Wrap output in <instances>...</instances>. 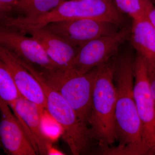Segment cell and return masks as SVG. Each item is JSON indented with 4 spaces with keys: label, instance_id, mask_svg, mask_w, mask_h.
Wrapping results in <instances>:
<instances>
[{
    "label": "cell",
    "instance_id": "6da1fadb",
    "mask_svg": "<svg viewBox=\"0 0 155 155\" xmlns=\"http://www.w3.org/2000/svg\"><path fill=\"white\" fill-rule=\"evenodd\" d=\"M134 61L130 49L116 57L114 80L116 91V140L119 145L108 149L106 154L145 155L141 123L134 94Z\"/></svg>",
    "mask_w": 155,
    "mask_h": 155
},
{
    "label": "cell",
    "instance_id": "7a4b0ae2",
    "mask_svg": "<svg viewBox=\"0 0 155 155\" xmlns=\"http://www.w3.org/2000/svg\"><path fill=\"white\" fill-rule=\"evenodd\" d=\"M116 57L97 67L89 128L103 153L116 140V91L114 80Z\"/></svg>",
    "mask_w": 155,
    "mask_h": 155
},
{
    "label": "cell",
    "instance_id": "3957f363",
    "mask_svg": "<svg viewBox=\"0 0 155 155\" xmlns=\"http://www.w3.org/2000/svg\"><path fill=\"white\" fill-rule=\"evenodd\" d=\"M20 62L40 84L45 97V110L61 126L63 130L61 136L72 154L84 153L97 146L92 138L89 127L80 120L63 97L48 84L41 72L28 61L20 60Z\"/></svg>",
    "mask_w": 155,
    "mask_h": 155
},
{
    "label": "cell",
    "instance_id": "277c9868",
    "mask_svg": "<svg viewBox=\"0 0 155 155\" xmlns=\"http://www.w3.org/2000/svg\"><path fill=\"white\" fill-rule=\"evenodd\" d=\"M112 0H70L45 14L31 17H23L19 20L24 30L42 28L52 22L69 19L90 18L111 22L120 26L125 19Z\"/></svg>",
    "mask_w": 155,
    "mask_h": 155
},
{
    "label": "cell",
    "instance_id": "5b68a950",
    "mask_svg": "<svg viewBox=\"0 0 155 155\" xmlns=\"http://www.w3.org/2000/svg\"><path fill=\"white\" fill-rule=\"evenodd\" d=\"M97 71L96 67L83 74L71 68L43 69L41 72L48 84L63 97L89 127Z\"/></svg>",
    "mask_w": 155,
    "mask_h": 155
},
{
    "label": "cell",
    "instance_id": "8992f818",
    "mask_svg": "<svg viewBox=\"0 0 155 155\" xmlns=\"http://www.w3.org/2000/svg\"><path fill=\"white\" fill-rule=\"evenodd\" d=\"M134 94L141 123L145 155H155V102L150 89L146 65L137 54L134 65Z\"/></svg>",
    "mask_w": 155,
    "mask_h": 155
},
{
    "label": "cell",
    "instance_id": "52a82bcc",
    "mask_svg": "<svg viewBox=\"0 0 155 155\" xmlns=\"http://www.w3.org/2000/svg\"><path fill=\"white\" fill-rule=\"evenodd\" d=\"M131 25L123 26L114 33L88 42L78 48L71 67L83 74L117 56L122 45L130 38Z\"/></svg>",
    "mask_w": 155,
    "mask_h": 155
},
{
    "label": "cell",
    "instance_id": "ba28073f",
    "mask_svg": "<svg viewBox=\"0 0 155 155\" xmlns=\"http://www.w3.org/2000/svg\"><path fill=\"white\" fill-rule=\"evenodd\" d=\"M119 27L107 21L81 18L52 22L44 27L79 48L92 40L116 32Z\"/></svg>",
    "mask_w": 155,
    "mask_h": 155
},
{
    "label": "cell",
    "instance_id": "9c48e42d",
    "mask_svg": "<svg viewBox=\"0 0 155 155\" xmlns=\"http://www.w3.org/2000/svg\"><path fill=\"white\" fill-rule=\"evenodd\" d=\"M0 45L19 58L43 69L61 68L49 57L36 40L18 31L0 25Z\"/></svg>",
    "mask_w": 155,
    "mask_h": 155
},
{
    "label": "cell",
    "instance_id": "30bf717a",
    "mask_svg": "<svg viewBox=\"0 0 155 155\" xmlns=\"http://www.w3.org/2000/svg\"><path fill=\"white\" fill-rule=\"evenodd\" d=\"M11 108L30 139L37 153L49 155L54 146L52 142L45 134L43 128V114L45 110H42L36 104L22 96L19 97Z\"/></svg>",
    "mask_w": 155,
    "mask_h": 155
},
{
    "label": "cell",
    "instance_id": "8fae6325",
    "mask_svg": "<svg viewBox=\"0 0 155 155\" xmlns=\"http://www.w3.org/2000/svg\"><path fill=\"white\" fill-rule=\"evenodd\" d=\"M0 58L8 69L20 95L45 110L42 88L36 78L19 62L17 56L0 45Z\"/></svg>",
    "mask_w": 155,
    "mask_h": 155
},
{
    "label": "cell",
    "instance_id": "7c38bea8",
    "mask_svg": "<svg viewBox=\"0 0 155 155\" xmlns=\"http://www.w3.org/2000/svg\"><path fill=\"white\" fill-rule=\"evenodd\" d=\"M0 111V139L6 152L12 155H36L33 144L10 107Z\"/></svg>",
    "mask_w": 155,
    "mask_h": 155
},
{
    "label": "cell",
    "instance_id": "4fadbf2b",
    "mask_svg": "<svg viewBox=\"0 0 155 155\" xmlns=\"http://www.w3.org/2000/svg\"><path fill=\"white\" fill-rule=\"evenodd\" d=\"M22 33L28 34L36 40L49 57L61 68H71L78 48L45 27L29 29Z\"/></svg>",
    "mask_w": 155,
    "mask_h": 155
},
{
    "label": "cell",
    "instance_id": "5bb4252c",
    "mask_svg": "<svg viewBox=\"0 0 155 155\" xmlns=\"http://www.w3.org/2000/svg\"><path fill=\"white\" fill-rule=\"evenodd\" d=\"M130 43L144 61L149 77L155 74V27L147 19L133 21Z\"/></svg>",
    "mask_w": 155,
    "mask_h": 155
},
{
    "label": "cell",
    "instance_id": "9a60e30c",
    "mask_svg": "<svg viewBox=\"0 0 155 155\" xmlns=\"http://www.w3.org/2000/svg\"><path fill=\"white\" fill-rule=\"evenodd\" d=\"M116 8L133 21L147 19L148 14L154 7L151 0H112Z\"/></svg>",
    "mask_w": 155,
    "mask_h": 155
},
{
    "label": "cell",
    "instance_id": "2e32d148",
    "mask_svg": "<svg viewBox=\"0 0 155 155\" xmlns=\"http://www.w3.org/2000/svg\"><path fill=\"white\" fill-rule=\"evenodd\" d=\"M67 0H19L16 9L31 17L45 14Z\"/></svg>",
    "mask_w": 155,
    "mask_h": 155
},
{
    "label": "cell",
    "instance_id": "e0dca14e",
    "mask_svg": "<svg viewBox=\"0 0 155 155\" xmlns=\"http://www.w3.org/2000/svg\"><path fill=\"white\" fill-rule=\"evenodd\" d=\"M42 124L45 134L52 142L62 136L63 130L61 126L46 110L43 114Z\"/></svg>",
    "mask_w": 155,
    "mask_h": 155
},
{
    "label": "cell",
    "instance_id": "ac0fdd59",
    "mask_svg": "<svg viewBox=\"0 0 155 155\" xmlns=\"http://www.w3.org/2000/svg\"><path fill=\"white\" fill-rule=\"evenodd\" d=\"M9 13L16 9L18 3V0H0Z\"/></svg>",
    "mask_w": 155,
    "mask_h": 155
},
{
    "label": "cell",
    "instance_id": "d6986e66",
    "mask_svg": "<svg viewBox=\"0 0 155 155\" xmlns=\"http://www.w3.org/2000/svg\"><path fill=\"white\" fill-rule=\"evenodd\" d=\"M149 77V76H148ZM150 89L155 102V74L149 77Z\"/></svg>",
    "mask_w": 155,
    "mask_h": 155
},
{
    "label": "cell",
    "instance_id": "ffe728a7",
    "mask_svg": "<svg viewBox=\"0 0 155 155\" xmlns=\"http://www.w3.org/2000/svg\"><path fill=\"white\" fill-rule=\"evenodd\" d=\"M11 15L5 7L0 1V21L8 15Z\"/></svg>",
    "mask_w": 155,
    "mask_h": 155
},
{
    "label": "cell",
    "instance_id": "44dd1931",
    "mask_svg": "<svg viewBox=\"0 0 155 155\" xmlns=\"http://www.w3.org/2000/svg\"><path fill=\"white\" fill-rule=\"evenodd\" d=\"M147 19L155 27V7L150 11L147 16Z\"/></svg>",
    "mask_w": 155,
    "mask_h": 155
},
{
    "label": "cell",
    "instance_id": "7402d4cb",
    "mask_svg": "<svg viewBox=\"0 0 155 155\" xmlns=\"http://www.w3.org/2000/svg\"><path fill=\"white\" fill-rule=\"evenodd\" d=\"M151 1L153 3V4H154L155 5V0H151Z\"/></svg>",
    "mask_w": 155,
    "mask_h": 155
},
{
    "label": "cell",
    "instance_id": "603a6c76",
    "mask_svg": "<svg viewBox=\"0 0 155 155\" xmlns=\"http://www.w3.org/2000/svg\"><path fill=\"white\" fill-rule=\"evenodd\" d=\"M86 1H91V0H86Z\"/></svg>",
    "mask_w": 155,
    "mask_h": 155
},
{
    "label": "cell",
    "instance_id": "cb8c5ba5",
    "mask_svg": "<svg viewBox=\"0 0 155 155\" xmlns=\"http://www.w3.org/2000/svg\"><path fill=\"white\" fill-rule=\"evenodd\" d=\"M19 1V0H18V1Z\"/></svg>",
    "mask_w": 155,
    "mask_h": 155
}]
</instances>
